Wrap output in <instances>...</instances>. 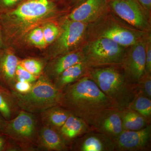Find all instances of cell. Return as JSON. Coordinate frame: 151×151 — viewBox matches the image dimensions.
<instances>
[{
  "label": "cell",
  "instance_id": "cell-1",
  "mask_svg": "<svg viewBox=\"0 0 151 151\" xmlns=\"http://www.w3.org/2000/svg\"><path fill=\"white\" fill-rule=\"evenodd\" d=\"M60 106L84 120L89 126L97 113L118 108L87 76L61 90Z\"/></svg>",
  "mask_w": 151,
  "mask_h": 151
},
{
  "label": "cell",
  "instance_id": "cell-2",
  "mask_svg": "<svg viewBox=\"0 0 151 151\" xmlns=\"http://www.w3.org/2000/svg\"><path fill=\"white\" fill-rule=\"evenodd\" d=\"M86 76L120 110L128 108L138 92L126 77L122 66L89 68Z\"/></svg>",
  "mask_w": 151,
  "mask_h": 151
},
{
  "label": "cell",
  "instance_id": "cell-3",
  "mask_svg": "<svg viewBox=\"0 0 151 151\" xmlns=\"http://www.w3.org/2000/svg\"><path fill=\"white\" fill-rule=\"evenodd\" d=\"M21 110L33 114L60 106L61 90L46 76H40L32 84L30 91L22 94L12 91Z\"/></svg>",
  "mask_w": 151,
  "mask_h": 151
},
{
  "label": "cell",
  "instance_id": "cell-4",
  "mask_svg": "<svg viewBox=\"0 0 151 151\" xmlns=\"http://www.w3.org/2000/svg\"><path fill=\"white\" fill-rule=\"evenodd\" d=\"M39 129L35 114L21 110L13 119L6 121L2 133L17 144L21 151L39 150Z\"/></svg>",
  "mask_w": 151,
  "mask_h": 151
},
{
  "label": "cell",
  "instance_id": "cell-5",
  "mask_svg": "<svg viewBox=\"0 0 151 151\" xmlns=\"http://www.w3.org/2000/svg\"><path fill=\"white\" fill-rule=\"evenodd\" d=\"M124 47L107 38L100 37L92 42L83 52L89 68L121 66L126 50Z\"/></svg>",
  "mask_w": 151,
  "mask_h": 151
},
{
  "label": "cell",
  "instance_id": "cell-6",
  "mask_svg": "<svg viewBox=\"0 0 151 151\" xmlns=\"http://www.w3.org/2000/svg\"><path fill=\"white\" fill-rule=\"evenodd\" d=\"M55 4L50 0H24L7 13L6 19L18 29L35 24L55 11Z\"/></svg>",
  "mask_w": 151,
  "mask_h": 151
},
{
  "label": "cell",
  "instance_id": "cell-7",
  "mask_svg": "<svg viewBox=\"0 0 151 151\" xmlns=\"http://www.w3.org/2000/svg\"><path fill=\"white\" fill-rule=\"evenodd\" d=\"M146 41L140 40L130 46L121 65L126 77L134 85H137L145 74Z\"/></svg>",
  "mask_w": 151,
  "mask_h": 151
},
{
  "label": "cell",
  "instance_id": "cell-8",
  "mask_svg": "<svg viewBox=\"0 0 151 151\" xmlns=\"http://www.w3.org/2000/svg\"><path fill=\"white\" fill-rule=\"evenodd\" d=\"M110 6L119 17L129 24L142 30H147L150 25L137 0H109Z\"/></svg>",
  "mask_w": 151,
  "mask_h": 151
},
{
  "label": "cell",
  "instance_id": "cell-9",
  "mask_svg": "<svg viewBox=\"0 0 151 151\" xmlns=\"http://www.w3.org/2000/svg\"><path fill=\"white\" fill-rule=\"evenodd\" d=\"M151 141V124L140 130H123L114 142L115 151H150Z\"/></svg>",
  "mask_w": 151,
  "mask_h": 151
},
{
  "label": "cell",
  "instance_id": "cell-10",
  "mask_svg": "<svg viewBox=\"0 0 151 151\" xmlns=\"http://www.w3.org/2000/svg\"><path fill=\"white\" fill-rule=\"evenodd\" d=\"M120 111L119 108H114L101 111L93 118L89 126L115 142L124 130Z\"/></svg>",
  "mask_w": 151,
  "mask_h": 151
},
{
  "label": "cell",
  "instance_id": "cell-11",
  "mask_svg": "<svg viewBox=\"0 0 151 151\" xmlns=\"http://www.w3.org/2000/svg\"><path fill=\"white\" fill-rule=\"evenodd\" d=\"M86 24L69 19L65 21L60 32L56 54H65L82 40L86 30Z\"/></svg>",
  "mask_w": 151,
  "mask_h": 151
},
{
  "label": "cell",
  "instance_id": "cell-12",
  "mask_svg": "<svg viewBox=\"0 0 151 151\" xmlns=\"http://www.w3.org/2000/svg\"><path fill=\"white\" fill-rule=\"evenodd\" d=\"M70 150L76 151H114L115 142L104 134L92 130L76 139Z\"/></svg>",
  "mask_w": 151,
  "mask_h": 151
},
{
  "label": "cell",
  "instance_id": "cell-13",
  "mask_svg": "<svg viewBox=\"0 0 151 151\" xmlns=\"http://www.w3.org/2000/svg\"><path fill=\"white\" fill-rule=\"evenodd\" d=\"M107 7V0H85L70 14L68 19L83 23L97 19Z\"/></svg>",
  "mask_w": 151,
  "mask_h": 151
},
{
  "label": "cell",
  "instance_id": "cell-14",
  "mask_svg": "<svg viewBox=\"0 0 151 151\" xmlns=\"http://www.w3.org/2000/svg\"><path fill=\"white\" fill-rule=\"evenodd\" d=\"M39 150L50 151L69 150V147L57 130L42 125L39 129L37 140Z\"/></svg>",
  "mask_w": 151,
  "mask_h": 151
},
{
  "label": "cell",
  "instance_id": "cell-15",
  "mask_svg": "<svg viewBox=\"0 0 151 151\" xmlns=\"http://www.w3.org/2000/svg\"><path fill=\"white\" fill-rule=\"evenodd\" d=\"M92 130L84 120L71 113L58 132L70 147L76 139Z\"/></svg>",
  "mask_w": 151,
  "mask_h": 151
},
{
  "label": "cell",
  "instance_id": "cell-16",
  "mask_svg": "<svg viewBox=\"0 0 151 151\" xmlns=\"http://www.w3.org/2000/svg\"><path fill=\"white\" fill-rule=\"evenodd\" d=\"M19 61L17 57L11 52L0 53V83L11 90L17 81L16 71Z\"/></svg>",
  "mask_w": 151,
  "mask_h": 151
},
{
  "label": "cell",
  "instance_id": "cell-17",
  "mask_svg": "<svg viewBox=\"0 0 151 151\" xmlns=\"http://www.w3.org/2000/svg\"><path fill=\"white\" fill-rule=\"evenodd\" d=\"M140 34L133 31L114 25L105 29L100 33V37L107 38L113 41L121 46L130 47L140 40Z\"/></svg>",
  "mask_w": 151,
  "mask_h": 151
},
{
  "label": "cell",
  "instance_id": "cell-18",
  "mask_svg": "<svg viewBox=\"0 0 151 151\" xmlns=\"http://www.w3.org/2000/svg\"><path fill=\"white\" fill-rule=\"evenodd\" d=\"M83 61H85L83 52H76L62 55L50 64L47 68L48 75L46 76L52 81L68 68Z\"/></svg>",
  "mask_w": 151,
  "mask_h": 151
},
{
  "label": "cell",
  "instance_id": "cell-19",
  "mask_svg": "<svg viewBox=\"0 0 151 151\" xmlns=\"http://www.w3.org/2000/svg\"><path fill=\"white\" fill-rule=\"evenodd\" d=\"M89 68L85 61L78 63L63 71L52 82L58 89L62 90L86 76Z\"/></svg>",
  "mask_w": 151,
  "mask_h": 151
},
{
  "label": "cell",
  "instance_id": "cell-20",
  "mask_svg": "<svg viewBox=\"0 0 151 151\" xmlns=\"http://www.w3.org/2000/svg\"><path fill=\"white\" fill-rule=\"evenodd\" d=\"M21 110L12 90L0 83V116L6 121H9Z\"/></svg>",
  "mask_w": 151,
  "mask_h": 151
},
{
  "label": "cell",
  "instance_id": "cell-21",
  "mask_svg": "<svg viewBox=\"0 0 151 151\" xmlns=\"http://www.w3.org/2000/svg\"><path fill=\"white\" fill-rule=\"evenodd\" d=\"M42 125L59 131L71 113L60 106L46 109L40 113Z\"/></svg>",
  "mask_w": 151,
  "mask_h": 151
},
{
  "label": "cell",
  "instance_id": "cell-22",
  "mask_svg": "<svg viewBox=\"0 0 151 151\" xmlns=\"http://www.w3.org/2000/svg\"><path fill=\"white\" fill-rule=\"evenodd\" d=\"M121 117L123 130L137 131L150 124L137 112L129 108L121 110Z\"/></svg>",
  "mask_w": 151,
  "mask_h": 151
},
{
  "label": "cell",
  "instance_id": "cell-23",
  "mask_svg": "<svg viewBox=\"0 0 151 151\" xmlns=\"http://www.w3.org/2000/svg\"><path fill=\"white\" fill-rule=\"evenodd\" d=\"M137 112L149 122L151 121V99L138 92L128 108Z\"/></svg>",
  "mask_w": 151,
  "mask_h": 151
},
{
  "label": "cell",
  "instance_id": "cell-24",
  "mask_svg": "<svg viewBox=\"0 0 151 151\" xmlns=\"http://www.w3.org/2000/svg\"><path fill=\"white\" fill-rule=\"evenodd\" d=\"M19 64L29 73L38 77L40 76L43 69V64L41 61L33 58L19 60Z\"/></svg>",
  "mask_w": 151,
  "mask_h": 151
},
{
  "label": "cell",
  "instance_id": "cell-25",
  "mask_svg": "<svg viewBox=\"0 0 151 151\" xmlns=\"http://www.w3.org/2000/svg\"><path fill=\"white\" fill-rule=\"evenodd\" d=\"M44 37L46 44L51 43L58 37L60 30L55 24L48 23L42 28Z\"/></svg>",
  "mask_w": 151,
  "mask_h": 151
},
{
  "label": "cell",
  "instance_id": "cell-26",
  "mask_svg": "<svg viewBox=\"0 0 151 151\" xmlns=\"http://www.w3.org/2000/svg\"><path fill=\"white\" fill-rule=\"evenodd\" d=\"M29 40L32 43L38 47H44L47 45L42 28L37 27L33 30L29 35Z\"/></svg>",
  "mask_w": 151,
  "mask_h": 151
},
{
  "label": "cell",
  "instance_id": "cell-27",
  "mask_svg": "<svg viewBox=\"0 0 151 151\" xmlns=\"http://www.w3.org/2000/svg\"><path fill=\"white\" fill-rule=\"evenodd\" d=\"M138 92L151 99V74H146L136 85Z\"/></svg>",
  "mask_w": 151,
  "mask_h": 151
},
{
  "label": "cell",
  "instance_id": "cell-28",
  "mask_svg": "<svg viewBox=\"0 0 151 151\" xmlns=\"http://www.w3.org/2000/svg\"><path fill=\"white\" fill-rule=\"evenodd\" d=\"M16 78L17 81H27L33 83L37 80L38 77L29 73L19 64L16 71Z\"/></svg>",
  "mask_w": 151,
  "mask_h": 151
},
{
  "label": "cell",
  "instance_id": "cell-29",
  "mask_svg": "<svg viewBox=\"0 0 151 151\" xmlns=\"http://www.w3.org/2000/svg\"><path fill=\"white\" fill-rule=\"evenodd\" d=\"M33 83L27 81H17L14 85L12 91L20 93L26 94L30 91L32 87Z\"/></svg>",
  "mask_w": 151,
  "mask_h": 151
},
{
  "label": "cell",
  "instance_id": "cell-30",
  "mask_svg": "<svg viewBox=\"0 0 151 151\" xmlns=\"http://www.w3.org/2000/svg\"><path fill=\"white\" fill-rule=\"evenodd\" d=\"M151 74V37L146 41L145 74Z\"/></svg>",
  "mask_w": 151,
  "mask_h": 151
},
{
  "label": "cell",
  "instance_id": "cell-31",
  "mask_svg": "<svg viewBox=\"0 0 151 151\" xmlns=\"http://www.w3.org/2000/svg\"><path fill=\"white\" fill-rule=\"evenodd\" d=\"M24 0H0V8L7 9L14 7L24 1Z\"/></svg>",
  "mask_w": 151,
  "mask_h": 151
},
{
  "label": "cell",
  "instance_id": "cell-32",
  "mask_svg": "<svg viewBox=\"0 0 151 151\" xmlns=\"http://www.w3.org/2000/svg\"><path fill=\"white\" fill-rule=\"evenodd\" d=\"M8 137L4 133H0V151H4Z\"/></svg>",
  "mask_w": 151,
  "mask_h": 151
},
{
  "label": "cell",
  "instance_id": "cell-33",
  "mask_svg": "<svg viewBox=\"0 0 151 151\" xmlns=\"http://www.w3.org/2000/svg\"><path fill=\"white\" fill-rule=\"evenodd\" d=\"M144 9L150 12L151 0H137Z\"/></svg>",
  "mask_w": 151,
  "mask_h": 151
},
{
  "label": "cell",
  "instance_id": "cell-34",
  "mask_svg": "<svg viewBox=\"0 0 151 151\" xmlns=\"http://www.w3.org/2000/svg\"><path fill=\"white\" fill-rule=\"evenodd\" d=\"M6 122V121L0 116V133L2 132L3 129L5 126Z\"/></svg>",
  "mask_w": 151,
  "mask_h": 151
},
{
  "label": "cell",
  "instance_id": "cell-35",
  "mask_svg": "<svg viewBox=\"0 0 151 151\" xmlns=\"http://www.w3.org/2000/svg\"><path fill=\"white\" fill-rule=\"evenodd\" d=\"M71 1L74 3H80L84 1L85 0H71Z\"/></svg>",
  "mask_w": 151,
  "mask_h": 151
},
{
  "label": "cell",
  "instance_id": "cell-36",
  "mask_svg": "<svg viewBox=\"0 0 151 151\" xmlns=\"http://www.w3.org/2000/svg\"><path fill=\"white\" fill-rule=\"evenodd\" d=\"M1 37H0V47L1 46Z\"/></svg>",
  "mask_w": 151,
  "mask_h": 151
}]
</instances>
